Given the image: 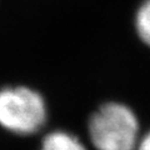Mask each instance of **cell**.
<instances>
[{
	"label": "cell",
	"mask_w": 150,
	"mask_h": 150,
	"mask_svg": "<svg viewBox=\"0 0 150 150\" xmlns=\"http://www.w3.org/2000/svg\"><path fill=\"white\" fill-rule=\"evenodd\" d=\"M40 150H86L81 142L73 134L63 130L49 133L43 139Z\"/></svg>",
	"instance_id": "cell-3"
},
{
	"label": "cell",
	"mask_w": 150,
	"mask_h": 150,
	"mask_svg": "<svg viewBox=\"0 0 150 150\" xmlns=\"http://www.w3.org/2000/svg\"><path fill=\"white\" fill-rule=\"evenodd\" d=\"M134 25L139 39L150 48V0H144L137 9Z\"/></svg>",
	"instance_id": "cell-4"
},
{
	"label": "cell",
	"mask_w": 150,
	"mask_h": 150,
	"mask_svg": "<svg viewBox=\"0 0 150 150\" xmlns=\"http://www.w3.org/2000/svg\"><path fill=\"white\" fill-rule=\"evenodd\" d=\"M139 129L134 110L119 101L103 104L89 120V137L96 150H135Z\"/></svg>",
	"instance_id": "cell-1"
},
{
	"label": "cell",
	"mask_w": 150,
	"mask_h": 150,
	"mask_svg": "<svg viewBox=\"0 0 150 150\" xmlns=\"http://www.w3.org/2000/svg\"><path fill=\"white\" fill-rule=\"evenodd\" d=\"M46 105L38 91L25 86L0 90V125L19 135L34 134L46 121Z\"/></svg>",
	"instance_id": "cell-2"
},
{
	"label": "cell",
	"mask_w": 150,
	"mask_h": 150,
	"mask_svg": "<svg viewBox=\"0 0 150 150\" xmlns=\"http://www.w3.org/2000/svg\"><path fill=\"white\" fill-rule=\"evenodd\" d=\"M135 150H150V131L144 135L142 140H139Z\"/></svg>",
	"instance_id": "cell-5"
}]
</instances>
